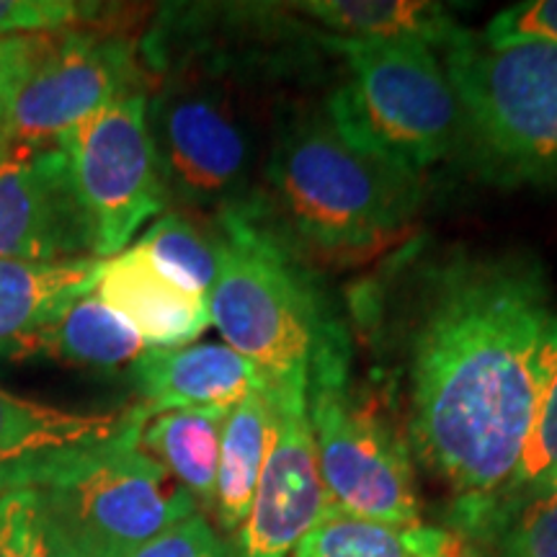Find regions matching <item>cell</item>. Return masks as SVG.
<instances>
[{
  "mask_svg": "<svg viewBox=\"0 0 557 557\" xmlns=\"http://www.w3.org/2000/svg\"><path fill=\"white\" fill-rule=\"evenodd\" d=\"M99 274V259L0 261V354L24 357L26 344L47 323L96 289Z\"/></svg>",
  "mask_w": 557,
  "mask_h": 557,
  "instance_id": "15",
  "label": "cell"
},
{
  "mask_svg": "<svg viewBox=\"0 0 557 557\" xmlns=\"http://www.w3.org/2000/svg\"><path fill=\"white\" fill-rule=\"evenodd\" d=\"M346 369L308 382V416L331 511L393 527L418 524L408 447L346 393Z\"/></svg>",
  "mask_w": 557,
  "mask_h": 557,
  "instance_id": "9",
  "label": "cell"
},
{
  "mask_svg": "<svg viewBox=\"0 0 557 557\" xmlns=\"http://www.w3.org/2000/svg\"><path fill=\"white\" fill-rule=\"evenodd\" d=\"M132 380L145 421L169 410L227 416L250 393L269 387L259 369L225 344L145 348L132 364Z\"/></svg>",
  "mask_w": 557,
  "mask_h": 557,
  "instance_id": "13",
  "label": "cell"
},
{
  "mask_svg": "<svg viewBox=\"0 0 557 557\" xmlns=\"http://www.w3.org/2000/svg\"><path fill=\"white\" fill-rule=\"evenodd\" d=\"M148 129L165 197L214 218L259 207L253 122L218 73H171L148 101Z\"/></svg>",
  "mask_w": 557,
  "mask_h": 557,
  "instance_id": "7",
  "label": "cell"
},
{
  "mask_svg": "<svg viewBox=\"0 0 557 557\" xmlns=\"http://www.w3.org/2000/svg\"><path fill=\"white\" fill-rule=\"evenodd\" d=\"M555 374L557 312L537 261L457 253L423 274L408 336V434L457 493L462 532L511 483Z\"/></svg>",
  "mask_w": 557,
  "mask_h": 557,
  "instance_id": "1",
  "label": "cell"
},
{
  "mask_svg": "<svg viewBox=\"0 0 557 557\" xmlns=\"http://www.w3.org/2000/svg\"><path fill=\"white\" fill-rule=\"evenodd\" d=\"M462 107V150L498 186L557 184V47H485L480 37L444 52Z\"/></svg>",
  "mask_w": 557,
  "mask_h": 557,
  "instance_id": "5",
  "label": "cell"
},
{
  "mask_svg": "<svg viewBox=\"0 0 557 557\" xmlns=\"http://www.w3.org/2000/svg\"><path fill=\"white\" fill-rule=\"evenodd\" d=\"M325 45L348 70L325 107L359 148L416 176L462 150V107L431 47L333 34Z\"/></svg>",
  "mask_w": 557,
  "mask_h": 557,
  "instance_id": "6",
  "label": "cell"
},
{
  "mask_svg": "<svg viewBox=\"0 0 557 557\" xmlns=\"http://www.w3.org/2000/svg\"><path fill=\"white\" fill-rule=\"evenodd\" d=\"M86 214L94 259L122 253L137 230L169 205L148 129V96L135 94L88 116L58 139Z\"/></svg>",
  "mask_w": 557,
  "mask_h": 557,
  "instance_id": "8",
  "label": "cell"
},
{
  "mask_svg": "<svg viewBox=\"0 0 557 557\" xmlns=\"http://www.w3.org/2000/svg\"><path fill=\"white\" fill-rule=\"evenodd\" d=\"M145 341L96 292L67 305L24 348V357H50L65 364L114 369L135 364Z\"/></svg>",
  "mask_w": 557,
  "mask_h": 557,
  "instance_id": "19",
  "label": "cell"
},
{
  "mask_svg": "<svg viewBox=\"0 0 557 557\" xmlns=\"http://www.w3.org/2000/svg\"><path fill=\"white\" fill-rule=\"evenodd\" d=\"M485 47L553 45L557 47V0H524L487 21L480 34Z\"/></svg>",
  "mask_w": 557,
  "mask_h": 557,
  "instance_id": "27",
  "label": "cell"
},
{
  "mask_svg": "<svg viewBox=\"0 0 557 557\" xmlns=\"http://www.w3.org/2000/svg\"><path fill=\"white\" fill-rule=\"evenodd\" d=\"M465 532L485 537L498 557H557V478L493 500Z\"/></svg>",
  "mask_w": 557,
  "mask_h": 557,
  "instance_id": "22",
  "label": "cell"
},
{
  "mask_svg": "<svg viewBox=\"0 0 557 557\" xmlns=\"http://www.w3.org/2000/svg\"><path fill=\"white\" fill-rule=\"evenodd\" d=\"M132 416V408L116 413H75L18 398L0 387V480L62 451L107 442L127 426Z\"/></svg>",
  "mask_w": 557,
  "mask_h": 557,
  "instance_id": "16",
  "label": "cell"
},
{
  "mask_svg": "<svg viewBox=\"0 0 557 557\" xmlns=\"http://www.w3.org/2000/svg\"><path fill=\"white\" fill-rule=\"evenodd\" d=\"M54 34H34V37H3L0 39V129L9 116L21 83L37 65V60L50 47Z\"/></svg>",
  "mask_w": 557,
  "mask_h": 557,
  "instance_id": "29",
  "label": "cell"
},
{
  "mask_svg": "<svg viewBox=\"0 0 557 557\" xmlns=\"http://www.w3.org/2000/svg\"><path fill=\"white\" fill-rule=\"evenodd\" d=\"M3 158H5V152H3V150H0V160H3Z\"/></svg>",
  "mask_w": 557,
  "mask_h": 557,
  "instance_id": "31",
  "label": "cell"
},
{
  "mask_svg": "<svg viewBox=\"0 0 557 557\" xmlns=\"http://www.w3.org/2000/svg\"><path fill=\"white\" fill-rule=\"evenodd\" d=\"M218 276L207 295L209 323L225 346L246 357L267 380L274 398L308 395L310 367L344 348L325 338L312 282L276 238L261 209L218 218Z\"/></svg>",
  "mask_w": 557,
  "mask_h": 557,
  "instance_id": "3",
  "label": "cell"
},
{
  "mask_svg": "<svg viewBox=\"0 0 557 557\" xmlns=\"http://www.w3.org/2000/svg\"><path fill=\"white\" fill-rule=\"evenodd\" d=\"M107 442L13 472L0 491L34 487L50 527L86 557H127L176 521L197 513V500L156 457L139 447L145 416Z\"/></svg>",
  "mask_w": 557,
  "mask_h": 557,
  "instance_id": "4",
  "label": "cell"
},
{
  "mask_svg": "<svg viewBox=\"0 0 557 557\" xmlns=\"http://www.w3.org/2000/svg\"><path fill=\"white\" fill-rule=\"evenodd\" d=\"M45 500L34 487L0 491V557H47Z\"/></svg>",
  "mask_w": 557,
  "mask_h": 557,
  "instance_id": "24",
  "label": "cell"
},
{
  "mask_svg": "<svg viewBox=\"0 0 557 557\" xmlns=\"http://www.w3.org/2000/svg\"><path fill=\"white\" fill-rule=\"evenodd\" d=\"M276 426L248 517L238 529V557H289L331 511L318 468L308 395L274 398Z\"/></svg>",
  "mask_w": 557,
  "mask_h": 557,
  "instance_id": "11",
  "label": "cell"
},
{
  "mask_svg": "<svg viewBox=\"0 0 557 557\" xmlns=\"http://www.w3.org/2000/svg\"><path fill=\"white\" fill-rule=\"evenodd\" d=\"M96 9L73 0H0V39L78 29L99 13Z\"/></svg>",
  "mask_w": 557,
  "mask_h": 557,
  "instance_id": "25",
  "label": "cell"
},
{
  "mask_svg": "<svg viewBox=\"0 0 557 557\" xmlns=\"http://www.w3.org/2000/svg\"><path fill=\"white\" fill-rule=\"evenodd\" d=\"M135 94H143V70L132 39L83 26L54 34L11 103L0 150L52 148L88 116Z\"/></svg>",
  "mask_w": 557,
  "mask_h": 557,
  "instance_id": "10",
  "label": "cell"
},
{
  "mask_svg": "<svg viewBox=\"0 0 557 557\" xmlns=\"http://www.w3.org/2000/svg\"><path fill=\"white\" fill-rule=\"evenodd\" d=\"M127 557H235L225 540L214 532L212 524L201 517H191L176 521L169 529L156 534V537L132 549Z\"/></svg>",
  "mask_w": 557,
  "mask_h": 557,
  "instance_id": "28",
  "label": "cell"
},
{
  "mask_svg": "<svg viewBox=\"0 0 557 557\" xmlns=\"http://www.w3.org/2000/svg\"><path fill=\"white\" fill-rule=\"evenodd\" d=\"M295 9L344 39L410 41L447 52L475 37L429 0H308Z\"/></svg>",
  "mask_w": 557,
  "mask_h": 557,
  "instance_id": "17",
  "label": "cell"
},
{
  "mask_svg": "<svg viewBox=\"0 0 557 557\" xmlns=\"http://www.w3.org/2000/svg\"><path fill=\"white\" fill-rule=\"evenodd\" d=\"M276 426V406L269 387L256 389L230 410L220 434L214 513L225 532H238L248 517Z\"/></svg>",
  "mask_w": 557,
  "mask_h": 557,
  "instance_id": "18",
  "label": "cell"
},
{
  "mask_svg": "<svg viewBox=\"0 0 557 557\" xmlns=\"http://www.w3.org/2000/svg\"><path fill=\"white\" fill-rule=\"evenodd\" d=\"M94 292L127 320L148 348L189 346L209 325L207 299L165 278L137 246L101 261Z\"/></svg>",
  "mask_w": 557,
  "mask_h": 557,
  "instance_id": "14",
  "label": "cell"
},
{
  "mask_svg": "<svg viewBox=\"0 0 557 557\" xmlns=\"http://www.w3.org/2000/svg\"><path fill=\"white\" fill-rule=\"evenodd\" d=\"M553 478H557V374L549 382L537 413H534L532 431L527 436L517 472H513L511 483L506 485V491L500 496L524 491V487L545 483V480Z\"/></svg>",
  "mask_w": 557,
  "mask_h": 557,
  "instance_id": "26",
  "label": "cell"
},
{
  "mask_svg": "<svg viewBox=\"0 0 557 557\" xmlns=\"http://www.w3.org/2000/svg\"><path fill=\"white\" fill-rule=\"evenodd\" d=\"M263 178L284 233L329 256H359L398 238L421 201L416 173L359 148L325 103L278 124Z\"/></svg>",
  "mask_w": 557,
  "mask_h": 557,
  "instance_id": "2",
  "label": "cell"
},
{
  "mask_svg": "<svg viewBox=\"0 0 557 557\" xmlns=\"http://www.w3.org/2000/svg\"><path fill=\"white\" fill-rule=\"evenodd\" d=\"M94 259V238L58 145L0 160V261Z\"/></svg>",
  "mask_w": 557,
  "mask_h": 557,
  "instance_id": "12",
  "label": "cell"
},
{
  "mask_svg": "<svg viewBox=\"0 0 557 557\" xmlns=\"http://www.w3.org/2000/svg\"><path fill=\"white\" fill-rule=\"evenodd\" d=\"M227 416L212 410H169L152 416L139 436V447L156 457L194 500L207 508L214 506L220 434Z\"/></svg>",
  "mask_w": 557,
  "mask_h": 557,
  "instance_id": "20",
  "label": "cell"
},
{
  "mask_svg": "<svg viewBox=\"0 0 557 557\" xmlns=\"http://www.w3.org/2000/svg\"><path fill=\"white\" fill-rule=\"evenodd\" d=\"M47 557H86L78 547H73L62 537L58 529H47Z\"/></svg>",
  "mask_w": 557,
  "mask_h": 557,
  "instance_id": "30",
  "label": "cell"
},
{
  "mask_svg": "<svg viewBox=\"0 0 557 557\" xmlns=\"http://www.w3.org/2000/svg\"><path fill=\"white\" fill-rule=\"evenodd\" d=\"M295 557H468L449 532L393 527L329 511L299 540Z\"/></svg>",
  "mask_w": 557,
  "mask_h": 557,
  "instance_id": "21",
  "label": "cell"
},
{
  "mask_svg": "<svg viewBox=\"0 0 557 557\" xmlns=\"http://www.w3.org/2000/svg\"><path fill=\"white\" fill-rule=\"evenodd\" d=\"M135 246L165 278L205 297L218 276V238L184 214L171 212L152 222Z\"/></svg>",
  "mask_w": 557,
  "mask_h": 557,
  "instance_id": "23",
  "label": "cell"
}]
</instances>
